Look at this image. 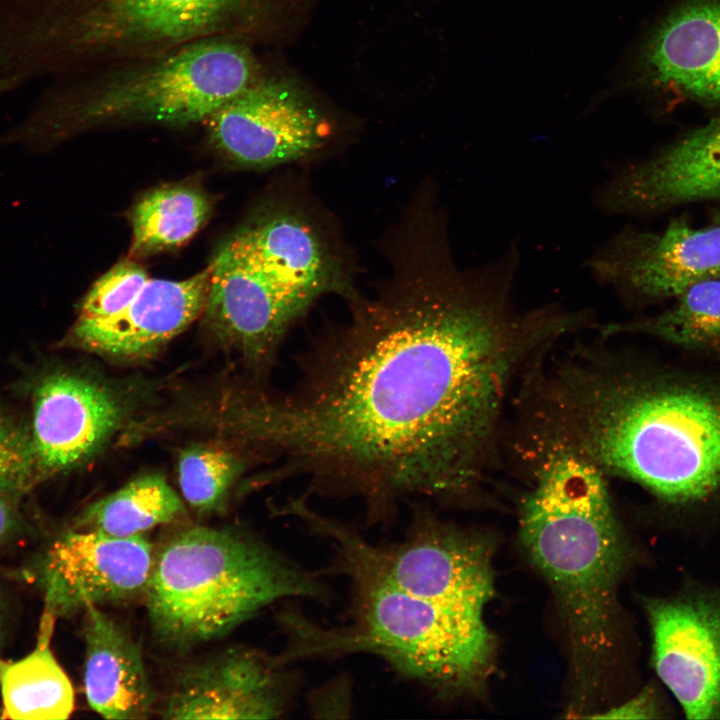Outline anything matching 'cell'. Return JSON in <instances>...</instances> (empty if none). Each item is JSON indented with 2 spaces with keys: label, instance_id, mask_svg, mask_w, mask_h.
<instances>
[{
  "label": "cell",
  "instance_id": "obj_1",
  "mask_svg": "<svg viewBox=\"0 0 720 720\" xmlns=\"http://www.w3.org/2000/svg\"><path fill=\"white\" fill-rule=\"evenodd\" d=\"M383 248L388 278L346 299L347 319L304 353L293 388L259 392L245 417L278 477L304 479V497L359 501L369 526L391 524L402 502L466 498L512 376L565 331L554 306L514 310L513 247L462 270L447 223L418 216Z\"/></svg>",
  "mask_w": 720,
  "mask_h": 720
},
{
  "label": "cell",
  "instance_id": "obj_2",
  "mask_svg": "<svg viewBox=\"0 0 720 720\" xmlns=\"http://www.w3.org/2000/svg\"><path fill=\"white\" fill-rule=\"evenodd\" d=\"M553 441L680 509L720 502V371L572 364L546 387Z\"/></svg>",
  "mask_w": 720,
  "mask_h": 720
},
{
  "label": "cell",
  "instance_id": "obj_3",
  "mask_svg": "<svg viewBox=\"0 0 720 720\" xmlns=\"http://www.w3.org/2000/svg\"><path fill=\"white\" fill-rule=\"evenodd\" d=\"M319 572L347 579L348 617L324 625L288 607L279 618L286 663L368 654L440 700L472 694L487 680L496 645L484 613L405 592L347 560L333 558Z\"/></svg>",
  "mask_w": 720,
  "mask_h": 720
},
{
  "label": "cell",
  "instance_id": "obj_4",
  "mask_svg": "<svg viewBox=\"0 0 720 720\" xmlns=\"http://www.w3.org/2000/svg\"><path fill=\"white\" fill-rule=\"evenodd\" d=\"M548 448L522 506L520 535L562 604L578 680L588 687L615 641L616 584L626 550L604 472L569 449Z\"/></svg>",
  "mask_w": 720,
  "mask_h": 720
},
{
  "label": "cell",
  "instance_id": "obj_5",
  "mask_svg": "<svg viewBox=\"0 0 720 720\" xmlns=\"http://www.w3.org/2000/svg\"><path fill=\"white\" fill-rule=\"evenodd\" d=\"M321 578L255 536L192 526L154 552L146 606L158 640L184 650L226 635L280 600L329 604L333 592Z\"/></svg>",
  "mask_w": 720,
  "mask_h": 720
},
{
  "label": "cell",
  "instance_id": "obj_6",
  "mask_svg": "<svg viewBox=\"0 0 720 720\" xmlns=\"http://www.w3.org/2000/svg\"><path fill=\"white\" fill-rule=\"evenodd\" d=\"M263 73L251 44L212 39L78 74L55 109L52 137L107 125L203 124Z\"/></svg>",
  "mask_w": 720,
  "mask_h": 720
},
{
  "label": "cell",
  "instance_id": "obj_7",
  "mask_svg": "<svg viewBox=\"0 0 720 720\" xmlns=\"http://www.w3.org/2000/svg\"><path fill=\"white\" fill-rule=\"evenodd\" d=\"M276 0H59L57 38L77 74L205 40L253 44L274 27Z\"/></svg>",
  "mask_w": 720,
  "mask_h": 720
},
{
  "label": "cell",
  "instance_id": "obj_8",
  "mask_svg": "<svg viewBox=\"0 0 720 720\" xmlns=\"http://www.w3.org/2000/svg\"><path fill=\"white\" fill-rule=\"evenodd\" d=\"M408 504L407 529L394 542L373 543L352 524L318 511L306 528L329 543L332 558L354 562L413 595L484 613L494 595L488 544L441 519L426 501Z\"/></svg>",
  "mask_w": 720,
  "mask_h": 720
},
{
  "label": "cell",
  "instance_id": "obj_9",
  "mask_svg": "<svg viewBox=\"0 0 720 720\" xmlns=\"http://www.w3.org/2000/svg\"><path fill=\"white\" fill-rule=\"evenodd\" d=\"M153 559V547L142 536L71 527L36 552L21 576L40 592L44 610L67 617L145 594Z\"/></svg>",
  "mask_w": 720,
  "mask_h": 720
},
{
  "label": "cell",
  "instance_id": "obj_10",
  "mask_svg": "<svg viewBox=\"0 0 720 720\" xmlns=\"http://www.w3.org/2000/svg\"><path fill=\"white\" fill-rule=\"evenodd\" d=\"M209 143L240 166L304 163L328 152L323 114L286 80L264 73L204 123Z\"/></svg>",
  "mask_w": 720,
  "mask_h": 720
},
{
  "label": "cell",
  "instance_id": "obj_11",
  "mask_svg": "<svg viewBox=\"0 0 720 720\" xmlns=\"http://www.w3.org/2000/svg\"><path fill=\"white\" fill-rule=\"evenodd\" d=\"M29 391L27 425L39 481L89 462L127 413L117 391L77 369L46 368L32 380Z\"/></svg>",
  "mask_w": 720,
  "mask_h": 720
},
{
  "label": "cell",
  "instance_id": "obj_12",
  "mask_svg": "<svg viewBox=\"0 0 720 720\" xmlns=\"http://www.w3.org/2000/svg\"><path fill=\"white\" fill-rule=\"evenodd\" d=\"M280 656L231 648L185 667L167 695L166 719H274L294 704L301 675Z\"/></svg>",
  "mask_w": 720,
  "mask_h": 720
},
{
  "label": "cell",
  "instance_id": "obj_13",
  "mask_svg": "<svg viewBox=\"0 0 720 720\" xmlns=\"http://www.w3.org/2000/svg\"><path fill=\"white\" fill-rule=\"evenodd\" d=\"M588 265L597 280L627 298H676L699 281L720 278V224L694 228L677 219L661 233L625 228Z\"/></svg>",
  "mask_w": 720,
  "mask_h": 720
},
{
  "label": "cell",
  "instance_id": "obj_14",
  "mask_svg": "<svg viewBox=\"0 0 720 720\" xmlns=\"http://www.w3.org/2000/svg\"><path fill=\"white\" fill-rule=\"evenodd\" d=\"M657 675L689 719L720 718V589L646 604Z\"/></svg>",
  "mask_w": 720,
  "mask_h": 720
},
{
  "label": "cell",
  "instance_id": "obj_15",
  "mask_svg": "<svg viewBox=\"0 0 720 720\" xmlns=\"http://www.w3.org/2000/svg\"><path fill=\"white\" fill-rule=\"evenodd\" d=\"M210 266L181 281L149 279L121 312L105 319H77L68 336L71 346L120 361L152 357L202 313Z\"/></svg>",
  "mask_w": 720,
  "mask_h": 720
},
{
  "label": "cell",
  "instance_id": "obj_16",
  "mask_svg": "<svg viewBox=\"0 0 720 720\" xmlns=\"http://www.w3.org/2000/svg\"><path fill=\"white\" fill-rule=\"evenodd\" d=\"M643 78L720 106V0H689L654 29L638 56Z\"/></svg>",
  "mask_w": 720,
  "mask_h": 720
},
{
  "label": "cell",
  "instance_id": "obj_17",
  "mask_svg": "<svg viewBox=\"0 0 720 720\" xmlns=\"http://www.w3.org/2000/svg\"><path fill=\"white\" fill-rule=\"evenodd\" d=\"M708 200H720V153L674 144L621 170L594 195L601 211L630 216Z\"/></svg>",
  "mask_w": 720,
  "mask_h": 720
},
{
  "label": "cell",
  "instance_id": "obj_18",
  "mask_svg": "<svg viewBox=\"0 0 720 720\" xmlns=\"http://www.w3.org/2000/svg\"><path fill=\"white\" fill-rule=\"evenodd\" d=\"M83 612V683L89 706L106 719L149 717L156 696L136 640L99 606Z\"/></svg>",
  "mask_w": 720,
  "mask_h": 720
},
{
  "label": "cell",
  "instance_id": "obj_19",
  "mask_svg": "<svg viewBox=\"0 0 720 720\" xmlns=\"http://www.w3.org/2000/svg\"><path fill=\"white\" fill-rule=\"evenodd\" d=\"M56 616L43 610L34 649L11 661L0 657L3 719H67L74 710L72 683L51 649Z\"/></svg>",
  "mask_w": 720,
  "mask_h": 720
},
{
  "label": "cell",
  "instance_id": "obj_20",
  "mask_svg": "<svg viewBox=\"0 0 720 720\" xmlns=\"http://www.w3.org/2000/svg\"><path fill=\"white\" fill-rule=\"evenodd\" d=\"M185 511L183 501L162 475L146 474L85 507L71 527L119 538L135 537L181 517Z\"/></svg>",
  "mask_w": 720,
  "mask_h": 720
},
{
  "label": "cell",
  "instance_id": "obj_21",
  "mask_svg": "<svg viewBox=\"0 0 720 720\" xmlns=\"http://www.w3.org/2000/svg\"><path fill=\"white\" fill-rule=\"evenodd\" d=\"M212 211L207 194L189 184H172L144 194L130 212V256H147L189 241Z\"/></svg>",
  "mask_w": 720,
  "mask_h": 720
},
{
  "label": "cell",
  "instance_id": "obj_22",
  "mask_svg": "<svg viewBox=\"0 0 720 720\" xmlns=\"http://www.w3.org/2000/svg\"><path fill=\"white\" fill-rule=\"evenodd\" d=\"M674 305L652 317L615 325L611 331L654 336L688 352L720 360V278L699 281Z\"/></svg>",
  "mask_w": 720,
  "mask_h": 720
},
{
  "label": "cell",
  "instance_id": "obj_23",
  "mask_svg": "<svg viewBox=\"0 0 720 720\" xmlns=\"http://www.w3.org/2000/svg\"><path fill=\"white\" fill-rule=\"evenodd\" d=\"M38 482L28 425L0 412V545L27 532L22 504Z\"/></svg>",
  "mask_w": 720,
  "mask_h": 720
},
{
  "label": "cell",
  "instance_id": "obj_24",
  "mask_svg": "<svg viewBox=\"0 0 720 720\" xmlns=\"http://www.w3.org/2000/svg\"><path fill=\"white\" fill-rule=\"evenodd\" d=\"M245 466L244 457L223 445L194 443L184 448L177 472L185 501L200 514L219 511Z\"/></svg>",
  "mask_w": 720,
  "mask_h": 720
},
{
  "label": "cell",
  "instance_id": "obj_25",
  "mask_svg": "<svg viewBox=\"0 0 720 720\" xmlns=\"http://www.w3.org/2000/svg\"><path fill=\"white\" fill-rule=\"evenodd\" d=\"M149 277L138 263L125 259L98 278L83 298L81 320H99L124 310L142 291Z\"/></svg>",
  "mask_w": 720,
  "mask_h": 720
},
{
  "label": "cell",
  "instance_id": "obj_26",
  "mask_svg": "<svg viewBox=\"0 0 720 720\" xmlns=\"http://www.w3.org/2000/svg\"><path fill=\"white\" fill-rule=\"evenodd\" d=\"M308 710L314 718H347L353 706V685L346 674L337 675L312 689L307 696Z\"/></svg>",
  "mask_w": 720,
  "mask_h": 720
},
{
  "label": "cell",
  "instance_id": "obj_27",
  "mask_svg": "<svg viewBox=\"0 0 720 720\" xmlns=\"http://www.w3.org/2000/svg\"><path fill=\"white\" fill-rule=\"evenodd\" d=\"M673 144L689 151L720 153V118L712 120Z\"/></svg>",
  "mask_w": 720,
  "mask_h": 720
},
{
  "label": "cell",
  "instance_id": "obj_28",
  "mask_svg": "<svg viewBox=\"0 0 720 720\" xmlns=\"http://www.w3.org/2000/svg\"><path fill=\"white\" fill-rule=\"evenodd\" d=\"M659 708L655 702V698L650 693H643L629 702L616 707L604 715H598L599 718H617V719H639V718H655Z\"/></svg>",
  "mask_w": 720,
  "mask_h": 720
},
{
  "label": "cell",
  "instance_id": "obj_29",
  "mask_svg": "<svg viewBox=\"0 0 720 720\" xmlns=\"http://www.w3.org/2000/svg\"><path fill=\"white\" fill-rule=\"evenodd\" d=\"M7 601L0 590V647L2 646L6 634L7 627Z\"/></svg>",
  "mask_w": 720,
  "mask_h": 720
},
{
  "label": "cell",
  "instance_id": "obj_30",
  "mask_svg": "<svg viewBox=\"0 0 720 720\" xmlns=\"http://www.w3.org/2000/svg\"><path fill=\"white\" fill-rule=\"evenodd\" d=\"M714 223L720 224V213L715 216Z\"/></svg>",
  "mask_w": 720,
  "mask_h": 720
}]
</instances>
